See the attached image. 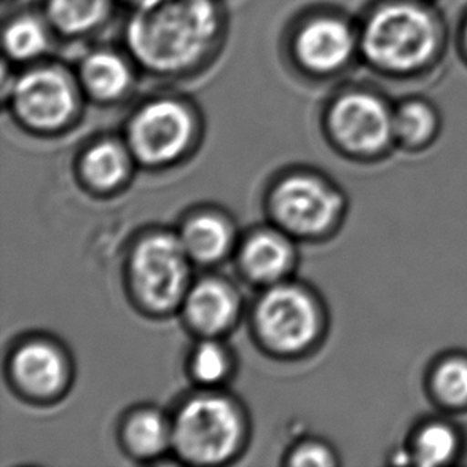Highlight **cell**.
<instances>
[{"label":"cell","instance_id":"obj_1","mask_svg":"<svg viewBox=\"0 0 467 467\" xmlns=\"http://www.w3.org/2000/svg\"><path fill=\"white\" fill-rule=\"evenodd\" d=\"M222 19L214 0H140L128 21V50L142 69L181 76L214 51Z\"/></svg>","mask_w":467,"mask_h":467},{"label":"cell","instance_id":"obj_2","mask_svg":"<svg viewBox=\"0 0 467 467\" xmlns=\"http://www.w3.org/2000/svg\"><path fill=\"white\" fill-rule=\"evenodd\" d=\"M359 44L367 59L379 69L410 72L434 55L436 26L420 6L391 4L373 13L360 34Z\"/></svg>","mask_w":467,"mask_h":467},{"label":"cell","instance_id":"obj_3","mask_svg":"<svg viewBox=\"0 0 467 467\" xmlns=\"http://www.w3.org/2000/svg\"><path fill=\"white\" fill-rule=\"evenodd\" d=\"M241 439L238 413L227 400L193 399L177 415L172 442L190 462L215 464L234 453Z\"/></svg>","mask_w":467,"mask_h":467},{"label":"cell","instance_id":"obj_4","mask_svg":"<svg viewBox=\"0 0 467 467\" xmlns=\"http://www.w3.org/2000/svg\"><path fill=\"white\" fill-rule=\"evenodd\" d=\"M131 272L140 298L155 310H168L185 291L189 254L182 241L171 234H155L136 247Z\"/></svg>","mask_w":467,"mask_h":467},{"label":"cell","instance_id":"obj_5","mask_svg":"<svg viewBox=\"0 0 467 467\" xmlns=\"http://www.w3.org/2000/svg\"><path fill=\"white\" fill-rule=\"evenodd\" d=\"M13 109L27 125L40 130L63 127L77 109V88L59 67H34L12 83Z\"/></svg>","mask_w":467,"mask_h":467},{"label":"cell","instance_id":"obj_6","mask_svg":"<svg viewBox=\"0 0 467 467\" xmlns=\"http://www.w3.org/2000/svg\"><path fill=\"white\" fill-rule=\"evenodd\" d=\"M192 134L193 119L189 109L174 99H157L134 115L130 144L142 161L166 163L185 150Z\"/></svg>","mask_w":467,"mask_h":467},{"label":"cell","instance_id":"obj_7","mask_svg":"<svg viewBox=\"0 0 467 467\" xmlns=\"http://www.w3.org/2000/svg\"><path fill=\"white\" fill-rule=\"evenodd\" d=\"M257 327L275 349L294 353L308 347L319 328L315 304L304 291L281 285L268 292L257 308Z\"/></svg>","mask_w":467,"mask_h":467},{"label":"cell","instance_id":"obj_8","mask_svg":"<svg viewBox=\"0 0 467 467\" xmlns=\"http://www.w3.org/2000/svg\"><path fill=\"white\" fill-rule=\"evenodd\" d=\"M328 123L335 140L351 152H379L394 138V114L368 93L338 98L330 109Z\"/></svg>","mask_w":467,"mask_h":467},{"label":"cell","instance_id":"obj_9","mask_svg":"<svg viewBox=\"0 0 467 467\" xmlns=\"http://www.w3.org/2000/svg\"><path fill=\"white\" fill-rule=\"evenodd\" d=\"M340 208V196L313 177H289L273 195L276 219L297 234H321L332 225Z\"/></svg>","mask_w":467,"mask_h":467},{"label":"cell","instance_id":"obj_10","mask_svg":"<svg viewBox=\"0 0 467 467\" xmlns=\"http://www.w3.org/2000/svg\"><path fill=\"white\" fill-rule=\"evenodd\" d=\"M356 47L358 38L347 21L319 16L300 27L294 50L304 69L315 74H332L349 63Z\"/></svg>","mask_w":467,"mask_h":467},{"label":"cell","instance_id":"obj_11","mask_svg":"<svg viewBox=\"0 0 467 467\" xmlns=\"http://www.w3.org/2000/svg\"><path fill=\"white\" fill-rule=\"evenodd\" d=\"M13 373L25 389L47 396L64 385L66 364L63 356L48 343L32 341L15 356Z\"/></svg>","mask_w":467,"mask_h":467},{"label":"cell","instance_id":"obj_12","mask_svg":"<svg viewBox=\"0 0 467 467\" xmlns=\"http://www.w3.org/2000/svg\"><path fill=\"white\" fill-rule=\"evenodd\" d=\"M78 78L91 98L115 101L133 85V69L125 57L109 50H98L83 57Z\"/></svg>","mask_w":467,"mask_h":467},{"label":"cell","instance_id":"obj_13","mask_svg":"<svg viewBox=\"0 0 467 467\" xmlns=\"http://www.w3.org/2000/svg\"><path fill=\"white\" fill-rule=\"evenodd\" d=\"M185 313L198 330L217 334L234 321L236 300L227 285L217 281H202L190 292Z\"/></svg>","mask_w":467,"mask_h":467},{"label":"cell","instance_id":"obj_14","mask_svg":"<svg viewBox=\"0 0 467 467\" xmlns=\"http://www.w3.org/2000/svg\"><path fill=\"white\" fill-rule=\"evenodd\" d=\"M110 12V0H47L45 16L53 31L78 37L95 31Z\"/></svg>","mask_w":467,"mask_h":467},{"label":"cell","instance_id":"obj_15","mask_svg":"<svg viewBox=\"0 0 467 467\" xmlns=\"http://www.w3.org/2000/svg\"><path fill=\"white\" fill-rule=\"evenodd\" d=\"M292 264L291 246L275 234H259L247 241L243 266L255 281L272 283L281 278Z\"/></svg>","mask_w":467,"mask_h":467},{"label":"cell","instance_id":"obj_16","mask_svg":"<svg viewBox=\"0 0 467 467\" xmlns=\"http://www.w3.org/2000/svg\"><path fill=\"white\" fill-rule=\"evenodd\" d=\"M181 241L189 257L214 262L223 257L232 244V230L215 215H198L185 225Z\"/></svg>","mask_w":467,"mask_h":467},{"label":"cell","instance_id":"obj_17","mask_svg":"<svg viewBox=\"0 0 467 467\" xmlns=\"http://www.w3.org/2000/svg\"><path fill=\"white\" fill-rule=\"evenodd\" d=\"M48 23L23 15L12 19L4 31V50L16 63H27L42 57L50 48Z\"/></svg>","mask_w":467,"mask_h":467},{"label":"cell","instance_id":"obj_18","mask_svg":"<svg viewBox=\"0 0 467 467\" xmlns=\"http://www.w3.org/2000/svg\"><path fill=\"white\" fill-rule=\"evenodd\" d=\"M128 155L115 142H102L93 147L83 161V172L98 189L115 187L127 177Z\"/></svg>","mask_w":467,"mask_h":467},{"label":"cell","instance_id":"obj_19","mask_svg":"<svg viewBox=\"0 0 467 467\" xmlns=\"http://www.w3.org/2000/svg\"><path fill=\"white\" fill-rule=\"evenodd\" d=\"M458 447V434L451 426L431 423L418 432L411 456L421 466H443L455 458Z\"/></svg>","mask_w":467,"mask_h":467},{"label":"cell","instance_id":"obj_20","mask_svg":"<svg viewBox=\"0 0 467 467\" xmlns=\"http://www.w3.org/2000/svg\"><path fill=\"white\" fill-rule=\"evenodd\" d=\"M127 441L130 449L138 455H158L172 441V431H170L163 418L157 413L142 411L130 420Z\"/></svg>","mask_w":467,"mask_h":467},{"label":"cell","instance_id":"obj_21","mask_svg":"<svg viewBox=\"0 0 467 467\" xmlns=\"http://www.w3.org/2000/svg\"><path fill=\"white\" fill-rule=\"evenodd\" d=\"M436 127V114L424 102H405L394 112V136L407 146L423 144L434 134Z\"/></svg>","mask_w":467,"mask_h":467},{"label":"cell","instance_id":"obj_22","mask_svg":"<svg viewBox=\"0 0 467 467\" xmlns=\"http://www.w3.org/2000/svg\"><path fill=\"white\" fill-rule=\"evenodd\" d=\"M434 391L447 405L460 407L467 404V360H445L434 373Z\"/></svg>","mask_w":467,"mask_h":467},{"label":"cell","instance_id":"obj_23","mask_svg":"<svg viewBox=\"0 0 467 467\" xmlns=\"http://www.w3.org/2000/svg\"><path fill=\"white\" fill-rule=\"evenodd\" d=\"M193 373L202 383L221 381L228 370L227 354L213 341L202 343L193 356Z\"/></svg>","mask_w":467,"mask_h":467},{"label":"cell","instance_id":"obj_24","mask_svg":"<svg viewBox=\"0 0 467 467\" xmlns=\"http://www.w3.org/2000/svg\"><path fill=\"white\" fill-rule=\"evenodd\" d=\"M294 466H330L334 464V456L330 455L326 447L308 443L304 445L292 455L291 460Z\"/></svg>","mask_w":467,"mask_h":467},{"label":"cell","instance_id":"obj_25","mask_svg":"<svg viewBox=\"0 0 467 467\" xmlns=\"http://www.w3.org/2000/svg\"><path fill=\"white\" fill-rule=\"evenodd\" d=\"M466 42H467V31H466Z\"/></svg>","mask_w":467,"mask_h":467}]
</instances>
